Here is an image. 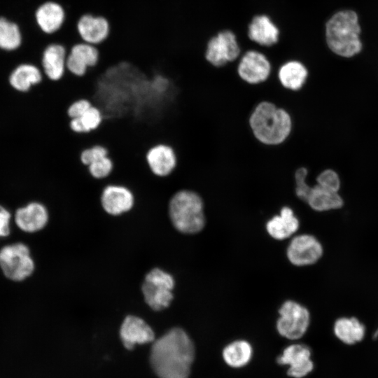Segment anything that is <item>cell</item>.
<instances>
[{
    "mask_svg": "<svg viewBox=\"0 0 378 378\" xmlns=\"http://www.w3.org/2000/svg\"><path fill=\"white\" fill-rule=\"evenodd\" d=\"M195 358L193 342L187 332L173 328L155 340L150 363L159 378H188Z\"/></svg>",
    "mask_w": 378,
    "mask_h": 378,
    "instance_id": "obj_1",
    "label": "cell"
},
{
    "mask_svg": "<svg viewBox=\"0 0 378 378\" xmlns=\"http://www.w3.org/2000/svg\"><path fill=\"white\" fill-rule=\"evenodd\" d=\"M323 33L328 48L337 56L351 58L363 50L360 17L354 9L333 13L325 22Z\"/></svg>",
    "mask_w": 378,
    "mask_h": 378,
    "instance_id": "obj_2",
    "label": "cell"
},
{
    "mask_svg": "<svg viewBox=\"0 0 378 378\" xmlns=\"http://www.w3.org/2000/svg\"><path fill=\"white\" fill-rule=\"evenodd\" d=\"M248 125L255 140L270 146L284 144L293 130V120L289 112L267 100L255 106L250 113Z\"/></svg>",
    "mask_w": 378,
    "mask_h": 378,
    "instance_id": "obj_3",
    "label": "cell"
},
{
    "mask_svg": "<svg viewBox=\"0 0 378 378\" xmlns=\"http://www.w3.org/2000/svg\"><path fill=\"white\" fill-rule=\"evenodd\" d=\"M202 197L189 188L176 190L169 198L167 211L174 227L183 234H196L205 225Z\"/></svg>",
    "mask_w": 378,
    "mask_h": 378,
    "instance_id": "obj_4",
    "label": "cell"
},
{
    "mask_svg": "<svg viewBox=\"0 0 378 378\" xmlns=\"http://www.w3.org/2000/svg\"><path fill=\"white\" fill-rule=\"evenodd\" d=\"M173 276L160 268H153L145 276L141 290L146 303L155 311L167 308L173 298Z\"/></svg>",
    "mask_w": 378,
    "mask_h": 378,
    "instance_id": "obj_5",
    "label": "cell"
},
{
    "mask_svg": "<svg viewBox=\"0 0 378 378\" xmlns=\"http://www.w3.org/2000/svg\"><path fill=\"white\" fill-rule=\"evenodd\" d=\"M279 314L276 329L282 337L298 340L307 331L311 314L305 306L294 300H286L280 307Z\"/></svg>",
    "mask_w": 378,
    "mask_h": 378,
    "instance_id": "obj_6",
    "label": "cell"
},
{
    "mask_svg": "<svg viewBox=\"0 0 378 378\" xmlns=\"http://www.w3.org/2000/svg\"><path fill=\"white\" fill-rule=\"evenodd\" d=\"M0 267L5 276L20 281L29 277L34 270V262L29 248L16 243L6 246L0 250Z\"/></svg>",
    "mask_w": 378,
    "mask_h": 378,
    "instance_id": "obj_7",
    "label": "cell"
},
{
    "mask_svg": "<svg viewBox=\"0 0 378 378\" xmlns=\"http://www.w3.org/2000/svg\"><path fill=\"white\" fill-rule=\"evenodd\" d=\"M323 252V246L318 238L310 234H300L291 239L286 255L293 265L306 267L318 262Z\"/></svg>",
    "mask_w": 378,
    "mask_h": 378,
    "instance_id": "obj_8",
    "label": "cell"
},
{
    "mask_svg": "<svg viewBox=\"0 0 378 378\" xmlns=\"http://www.w3.org/2000/svg\"><path fill=\"white\" fill-rule=\"evenodd\" d=\"M241 52L235 34L230 30L218 32L209 41L205 58L215 67H221L236 60Z\"/></svg>",
    "mask_w": 378,
    "mask_h": 378,
    "instance_id": "obj_9",
    "label": "cell"
},
{
    "mask_svg": "<svg viewBox=\"0 0 378 378\" xmlns=\"http://www.w3.org/2000/svg\"><path fill=\"white\" fill-rule=\"evenodd\" d=\"M272 71V65L265 55L250 50L240 58L237 65L239 77L246 83L258 85L266 81Z\"/></svg>",
    "mask_w": 378,
    "mask_h": 378,
    "instance_id": "obj_10",
    "label": "cell"
},
{
    "mask_svg": "<svg viewBox=\"0 0 378 378\" xmlns=\"http://www.w3.org/2000/svg\"><path fill=\"white\" fill-rule=\"evenodd\" d=\"M135 202L133 191L122 184L111 183L105 186L100 195L102 209L113 216L130 212L134 207Z\"/></svg>",
    "mask_w": 378,
    "mask_h": 378,
    "instance_id": "obj_11",
    "label": "cell"
},
{
    "mask_svg": "<svg viewBox=\"0 0 378 378\" xmlns=\"http://www.w3.org/2000/svg\"><path fill=\"white\" fill-rule=\"evenodd\" d=\"M311 349L302 344H293L287 346L282 354L277 358L281 365H288V374L294 378H302L310 373L314 368L311 359Z\"/></svg>",
    "mask_w": 378,
    "mask_h": 378,
    "instance_id": "obj_12",
    "label": "cell"
},
{
    "mask_svg": "<svg viewBox=\"0 0 378 378\" xmlns=\"http://www.w3.org/2000/svg\"><path fill=\"white\" fill-rule=\"evenodd\" d=\"M99 60L97 46L80 42L74 45L68 52L66 68L73 75L81 77L85 75L89 68L95 66Z\"/></svg>",
    "mask_w": 378,
    "mask_h": 378,
    "instance_id": "obj_13",
    "label": "cell"
},
{
    "mask_svg": "<svg viewBox=\"0 0 378 378\" xmlns=\"http://www.w3.org/2000/svg\"><path fill=\"white\" fill-rule=\"evenodd\" d=\"M146 160L153 174L160 178L171 175L178 165L177 153L167 144H158L150 147L146 154Z\"/></svg>",
    "mask_w": 378,
    "mask_h": 378,
    "instance_id": "obj_14",
    "label": "cell"
},
{
    "mask_svg": "<svg viewBox=\"0 0 378 378\" xmlns=\"http://www.w3.org/2000/svg\"><path fill=\"white\" fill-rule=\"evenodd\" d=\"M120 337L123 346L128 350H132L136 344L153 342L155 333L144 319L134 315H128L120 326Z\"/></svg>",
    "mask_w": 378,
    "mask_h": 378,
    "instance_id": "obj_15",
    "label": "cell"
},
{
    "mask_svg": "<svg viewBox=\"0 0 378 378\" xmlns=\"http://www.w3.org/2000/svg\"><path fill=\"white\" fill-rule=\"evenodd\" d=\"M76 29L83 42L96 46L105 41L111 31L110 23L105 17L91 13L78 19Z\"/></svg>",
    "mask_w": 378,
    "mask_h": 378,
    "instance_id": "obj_16",
    "label": "cell"
},
{
    "mask_svg": "<svg viewBox=\"0 0 378 378\" xmlns=\"http://www.w3.org/2000/svg\"><path fill=\"white\" fill-rule=\"evenodd\" d=\"M68 52L61 43H49L43 50L41 64L44 75L52 81L60 80L66 71Z\"/></svg>",
    "mask_w": 378,
    "mask_h": 378,
    "instance_id": "obj_17",
    "label": "cell"
},
{
    "mask_svg": "<svg viewBox=\"0 0 378 378\" xmlns=\"http://www.w3.org/2000/svg\"><path fill=\"white\" fill-rule=\"evenodd\" d=\"M36 22L46 34L57 32L66 20L64 8L55 1H47L38 6L35 12Z\"/></svg>",
    "mask_w": 378,
    "mask_h": 378,
    "instance_id": "obj_18",
    "label": "cell"
},
{
    "mask_svg": "<svg viewBox=\"0 0 378 378\" xmlns=\"http://www.w3.org/2000/svg\"><path fill=\"white\" fill-rule=\"evenodd\" d=\"M18 227L26 232H35L42 230L48 221V211L41 203L33 202L18 209L15 216Z\"/></svg>",
    "mask_w": 378,
    "mask_h": 378,
    "instance_id": "obj_19",
    "label": "cell"
},
{
    "mask_svg": "<svg viewBox=\"0 0 378 378\" xmlns=\"http://www.w3.org/2000/svg\"><path fill=\"white\" fill-rule=\"evenodd\" d=\"M299 227V219L289 206H283L279 214L274 216L266 223L267 233L276 240H284L291 237Z\"/></svg>",
    "mask_w": 378,
    "mask_h": 378,
    "instance_id": "obj_20",
    "label": "cell"
},
{
    "mask_svg": "<svg viewBox=\"0 0 378 378\" xmlns=\"http://www.w3.org/2000/svg\"><path fill=\"white\" fill-rule=\"evenodd\" d=\"M279 34L278 27L266 15L254 16L248 27L249 38L262 46L270 47L276 44Z\"/></svg>",
    "mask_w": 378,
    "mask_h": 378,
    "instance_id": "obj_21",
    "label": "cell"
},
{
    "mask_svg": "<svg viewBox=\"0 0 378 378\" xmlns=\"http://www.w3.org/2000/svg\"><path fill=\"white\" fill-rule=\"evenodd\" d=\"M333 333L338 340L347 345H354L363 341L366 328L355 316H341L333 324Z\"/></svg>",
    "mask_w": 378,
    "mask_h": 378,
    "instance_id": "obj_22",
    "label": "cell"
},
{
    "mask_svg": "<svg viewBox=\"0 0 378 378\" xmlns=\"http://www.w3.org/2000/svg\"><path fill=\"white\" fill-rule=\"evenodd\" d=\"M305 202L311 209L318 212L339 209L344 204L339 192L327 189L317 183L311 186Z\"/></svg>",
    "mask_w": 378,
    "mask_h": 378,
    "instance_id": "obj_23",
    "label": "cell"
},
{
    "mask_svg": "<svg viewBox=\"0 0 378 378\" xmlns=\"http://www.w3.org/2000/svg\"><path fill=\"white\" fill-rule=\"evenodd\" d=\"M277 76L284 88L298 91L304 85L308 76V70L301 62L289 60L279 67Z\"/></svg>",
    "mask_w": 378,
    "mask_h": 378,
    "instance_id": "obj_24",
    "label": "cell"
},
{
    "mask_svg": "<svg viewBox=\"0 0 378 378\" xmlns=\"http://www.w3.org/2000/svg\"><path fill=\"white\" fill-rule=\"evenodd\" d=\"M43 73L36 65L24 64L17 67L10 76L11 85L20 91H28L32 85L41 83Z\"/></svg>",
    "mask_w": 378,
    "mask_h": 378,
    "instance_id": "obj_25",
    "label": "cell"
},
{
    "mask_svg": "<svg viewBox=\"0 0 378 378\" xmlns=\"http://www.w3.org/2000/svg\"><path fill=\"white\" fill-rule=\"evenodd\" d=\"M252 356V347L245 340H236L227 344L223 351L225 363L233 368L246 365Z\"/></svg>",
    "mask_w": 378,
    "mask_h": 378,
    "instance_id": "obj_26",
    "label": "cell"
},
{
    "mask_svg": "<svg viewBox=\"0 0 378 378\" xmlns=\"http://www.w3.org/2000/svg\"><path fill=\"white\" fill-rule=\"evenodd\" d=\"M103 121L100 109L92 105L80 117L71 118L69 126L77 134H87L97 130Z\"/></svg>",
    "mask_w": 378,
    "mask_h": 378,
    "instance_id": "obj_27",
    "label": "cell"
},
{
    "mask_svg": "<svg viewBox=\"0 0 378 378\" xmlns=\"http://www.w3.org/2000/svg\"><path fill=\"white\" fill-rule=\"evenodd\" d=\"M21 43V35L18 27L5 18H0V48L14 50Z\"/></svg>",
    "mask_w": 378,
    "mask_h": 378,
    "instance_id": "obj_28",
    "label": "cell"
},
{
    "mask_svg": "<svg viewBox=\"0 0 378 378\" xmlns=\"http://www.w3.org/2000/svg\"><path fill=\"white\" fill-rule=\"evenodd\" d=\"M113 162L108 155L88 166L90 174L95 179H104L113 172Z\"/></svg>",
    "mask_w": 378,
    "mask_h": 378,
    "instance_id": "obj_29",
    "label": "cell"
},
{
    "mask_svg": "<svg viewBox=\"0 0 378 378\" xmlns=\"http://www.w3.org/2000/svg\"><path fill=\"white\" fill-rule=\"evenodd\" d=\"M308 170L306 167L298 168L294 173L295 192L296 196L302 202H306L311 186L307 182Z\"/></svg>",
    "mask_w": 378,
    "mask_h": 378,
    "instance_id": "obj_30",
    "label": "cell"
},
{
    "mask_svg": "<svg viewBox=\"0 0 378 378\" xmlns=\"http://www.w3.org/2000/svg\"><path fill=\"white\" fill-rule=\"evenodd\" d=\"M108 155L106 147L101 144H96L82 150L80 158L81 162L86 167L91 163Z\"/></svg>",
    "mask_w": 378,
    "mask_h": 378,
    "instance_id": "obj_31",
    "label": "cell"
},
{
    "mask_svg": "<svg viewBox=\"0 0 378 378\" xmlns=\"http://www.w3.org/2000/svg\"><path fill=\"white\" fill-rule=\"evenodd\" d=\"M316 183L327 189L339 192L340 181L337 174L332 169L323 171L316 178Z\"/></svg>",
    "mask_w": 378,
    "mask_h": 378,
    "instance_id": "obj_32",
    "label": "cell"
},
{
    "mask_svg": "<svg viewBox=\"0 0 378 378\" xmlns=\"http://www.w3.org/2000/svg\"><path fill=\"white\" fill-rule=\"evenodd\" d=\"M92 106L91 102L87 99H77L68 107L67 115L71 119L79 118Z\"/></svg>",
    "mask_w": 378,
    "mask_h": 378,
    "instance_id": "obj_33",
    "label": "cell"
},
{
    "mask_svg": "<svg viewBox=\"0 0 378 378\" xmlns=\"http://www.w3.org/2000/svg\"><path fill=\"white\" fill-rule=\"evenodd\" d=\"M10 214L0 206V237H7L10 234L9 221Z\"/></svg>",
    "mask_w": 378,
    "mask_h": 378,
    "instance_id": "obj_34",
    "label": "cell"
},
{
    "mask_svg": "<svg viewBox=\"0 0 378 378\" xmlns=\"http://www.w3.org/2000/svg\"><path fill=\"white\" fill-rule=\"evenodd\" d=\"M374 337H378V328H377V330L374 332Z\"/></svg>",
    "mask_w": 378,
    "mask_h": 378,
    "instance_id": "obj_35",
    "label": "cell"
}]
</instances>
